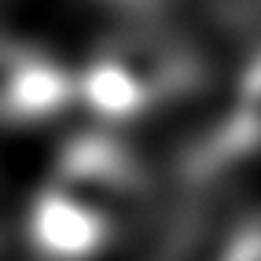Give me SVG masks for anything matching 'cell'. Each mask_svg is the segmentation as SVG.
Wrapping results in <instances>:
<instances>
[{
    "label": "cell",
    "mask_w": 261,
    "mask_h": 261,
    "mask_svg": "<svg viewBox=\"0 0 261 261\" xmlns=\"http://www.w3.org/2000/svg\"><path fill=\"white\" fill-rule=\"evenodd\" d=\"M30 232H33V243L48 254L81 257V254H92L107 239V217L96 206L66 195V191H48L33 206Z\"/></svg>",
    "instance_id": "1"
},
{
    "label": "cell",
    "mask_w": 261,
    "mask_h": 261,
    "mask_svg": "<svg viewBox=\"0 0 261 261\" xmlns=\"http://www.w3.org/2000/svg\"><path fill=\"white\" fill-rule=\"evenodd\" d=\"M66 96L63 74L48 59L37 56H11L8 59V114L11 118H41L56 111Z\"/></svg>",
    "instance_id": "2"
},
{
    "label": "cell",
    "mask_w": 261,
    "mask_h": 261,
    "mask_svg": "<svg viewBox=\"0 0 261 261\" xmlns=\"http://www.w3.org/2000/svg\"><path fill=\"white\" fill-rule=\"evenodd\" d=\"M85 99H89V107L99 111V114H129L133 107H140L144 99V85L136 77L125 63H114V59H103L96 63L89 74H85Z\"/></svg>",
    "instance_id": "3"
},
{
    "label": "cell",
    "mask_w": 261,
    "mask_h": 261,
    "mask_svg": "<svg viewBox=\"0 0 261 261\" xmlns=\"http://www.w3.org/2000/svg\"><path fill=\"white\" fill-rule=\"evenodd\" d=\"M247 114L261 125V66H257V74H254L250 85H247Z\"/></svg>",
    "instance_id": "4"
}]
</instances>
